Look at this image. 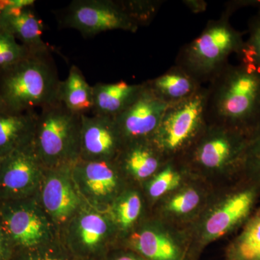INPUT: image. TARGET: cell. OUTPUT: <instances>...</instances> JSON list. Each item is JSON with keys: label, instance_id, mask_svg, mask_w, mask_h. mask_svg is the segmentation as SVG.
<instances>
[{"label": "cell", "instance_id": "obj_1", "mask_svg": "<svg viewBox=\"0 0 260 260\" xmlns=\"http://www.w3.org/2000/svg\"><path fill=\"white\" fill-rule=\"evenodd\" d=\"M208 125L250 134L260 124V69L228 64L207 87Z\"/></svg>", "mask_w": 260, "mask_h": 260}, {"label": "cell", "instance_id": "obj_2", "mask_svg": "<svg viewBox=\"0 0 260 260\" xmlns=\"http://www.w3.org/2000/svg\"><path fill=\"white\" fill-rule=\"evenodd\" d=\"M61 82L50 49L30 52L0 70V98L8 112H32L59 102Z\"/></svg>", "mask_w": 260, "mask_h": 260}, {"label": "cell", "instance_id": "obj_3", "mask_svg": "<svg viewBox=\"0 0 260 260\" xmlns=\"http://www.w3.org/2000/svg\"><path fill=\"white\" fill-rule=\"evenodd\" d=\"M230 16L223 12L218 20H210L198 37L181 48L176 58L175 65L201 85L209 83L229 64V56L239 55L242 51V34L232 26Z\"/></svg>", "mask_w": 260, "mask_h": 260}, {"label": "cell", "instance_id": "obj_4", "mask_svg": "<svg viewBox=\"0 0 260 260\" xmlns=\"http://www.w3.org/2000/svg\"><path fill=\"white\" fill-rule=\"evenodd\" d=\"M82 116L56 102L38 113L32 147L44 169L73 166L80 160Z\"/></svg>", "mask_w": 260, "mask_h": 260}, {"label": "cell", "instance_id": "obj_5", "mask_svg": "<svg viewBox=\"0 0 260 260\" xmlns=\"http://www.w3.org/2000/svg\"><path fill=\"white\" fill-rule=\"evenodd\" d=\"M248 137L223 126L208 125L199 139L178 160L188 170L242 177Z\"/></svg>", "mask_w": 260, "mask_h": 260}, {"label": "cell", "instance_id": "obj_6", "mask_svg": "<svg viewBox=\"0 0 260 260\" xmlns=\"http://www.w3.org/2000/svg\"><path fill=\"white\" fill-rule=\"evenodd\" d=\"M206 99L203 87L189 99L168 106L151 139L166 160L180 158L208 127Z\"/></svg>", "mask_w": 260, "mask_h": 260}, {"label": "cell", "instance_id": "obj_7", "mask_svg": "<svg viewBox=\"0 0 260 260\" xmlns=\"http://www.w3.org/2000/svg\"><path fill=\"white\" fill-rule=\"evenodd\" d=\"M0 225L13 250L37 249L59 242V232L37 194L0 200Z\"/></svg>", "mask_w": 260, "mask_h": 260}, {"label": "cell", "instance_id": "obj_8", "mask_svg": "<svg viewBox=\"0 0 260 260\" xmlns=\"http://www.w3.org/2000/svg\"><path fill=\"white\" fill-rule=\"evenodd\" d=\"M59 20L63 28L75 29L85 37L109 30L135 32L140 27L130 0H75Z\"/></svg>", "mask_w": 260, "mask_h": 260}, {"label": "cell", "instance_id": "obj_9", "mask_svg": "<svg viewBox=\"0 0 260 260\" xmlns=\"http://www.w3.org/2000/svg\"><path fill=\"white\" fill-rule=\"evenodd\" d=\"M242 177L200 220L198 237L202 244H209L242 227L256 209L260 185Z\"/></svg>", "mask_w": 260, "mask_h": 260}, {"label": "cell", "instance_id": "obj_10", "mask_svg": "<svg viewBox=\"0 0 260 260\" xmlns=\"http://www.w3.org/2000/svg\"><path fill=\"white\" fill-rule=\"evenodd\" d=\"M59 238L68 252L85 258L104 254L121 241L108 210L88 204L61 229Z\"/></svg>", "mask_w": 260, "mask_h": 260}, {"label": "cell", "instance_id": "obj_11", "mask_svg": "<svg viewBox=\"0 0 260 260\" xmlns=\"http://www.w3.org/2000/svg\"><path fill=\"white\" fill-rule=\"evenodd\" d=\"M72 174L80 195L87 204L108 210L114 200L129 184L116 160H79Z\"/></svg>", "mask_w": 260, "mask_h": 260}, {"label": "cell", "instance_id": "obj_12", "mask_svg": "<svg viewBox=\"0 0 260 260\" xmlns=\"http://www.w3.org/2000/svg\"><path fill=\"white\" fill-rule=\"evenodd\" d=\"M72 167L64 166L45 169L37 193L43 208L59 232L87 204L75 184Z\"/></svg>", "mask_w": 260, "mask_h": 260}, {"label": "cell", "instance_id": "obj_13", "mask_svg": "<svg viewBox=\"0 0 260 260\" xmlns=\"http://www.w3.org/2000/svg\"><path fill=\"white\" fill-rule=\"evenodd\" d=\"M32 143L0 158V200L22 199L37 194L45 169Z\"/></svg>", "mask_w": 260, "mask_h": 260}, {"label": "cell", "instance_id": "obj_14", "mask_svg": "<svg viewBox=\"0 0 260 260\" xmlns=\"http://www.w3.org/2000/svg\"><path fill=\"white\" fill-rule=\"evenodd\" d=\"M120 243L147 260H184L181 239L158 220L145 218Z\"/></svg>", "mask_w": 260, "mask_h": 260}, {"label": "cell", "instance_id": "obj_15", "mask_svg": "<svg viewBox=\"0 0 260 260\" xmlns=\"http://www.w3.org/2000/svg\"><path fill=\"white\" fill-rule=\"evenodd\" d=\"M143 88L134 102L114 118L125 143L151 140L158 129L167 104L143 83Z\"/></svg>", "mask_w": 260, "mask_h": 260}, {"label": "cell", "instance_id": "obj_16", "mask_svg": "<svg viewBox=\"0 0 260 260\" xmlns=\"http://www.w3.org/2000/svg\"><path fill=\"white\" fill-rule=\"evenodd\" d=\"M124 144L114 118L82 116L80 160H115Z\"/></svg>", "mask_w": 260, "mask_h": 260}, {"label": "cell", "instance_id": "obj_17", "mask_svg": "<svg viewBox=\"0 0 260 260\" xmlns=\"http://www.w3.org/2000/svg\"><path fill=\"white\" fill-rule=\"evenodd\" d=\"M32 0H0V30L8 32L31 52L49 50L43 40L44 26Z\"/></svg>", "mask_w": 260, "mask_h": 260}, {"label": "cell", "instance_id": "obj_18", "mask_svg": "<svg viewBox=\"0 0 260 260\" xmlns=\"http://www.w3.org/2000/svg\"><path fill=\"white\" fill-rule=\"evenodd\" d=\"M115 160L126 179L140 185L156 174L167 161L151 140L125 143Z\"/></svg>", "mask_w": 260, "mask_h": 260}, {"label": "cell", "instance_id": "obj_19", "mask_svg": "<svg viewBox=\"0 0 260 260\" xmlns=\"http://www.w3.org/2000/svg\"><path fill=\"white\" fill-rule=\"evenodd\" d=\"M146 203L141 186L129 183L109 207L108 212L117 229L121 240L146 218Z\"/></svg>", "mask_w": 260, "mask_h": 260}, {"label": "cell", "instance_id": "obj_20", "mask_svg": "<svg viewBox=\"0 0 260 260\" xmlns=\"http://www.w3.org/2000/svg\"><path fill=\"white\" fill-rule=\"evenodd\" d=\"M143 88V84L126 82L95 84L93 86V110L92 115L115 118L129 107Z\"/></svg>", "mask_w": 260, "mask_h": 260}, {"label": "cell", "instance_id": "obj_21", "mask_svg": "<svg viewBox=\"0 0 260 260\" xmlns=\"http://www.w3.org/2000/svg\"><path fill=\"white\" fill-rule=\"evenodd\" d=\"M144 83L167 105L177 104L189 99L203 87L192 76L175 64L164 74Z\"/></svg>", "mask_w": 260, "mask_h": 260}, {"label": "cell", "instance_id": "obj_22", "mask_svg": "<svg viewBox=\"0 0 260 260\" xmlns=\"http://www.w3.org/2000/svg\"><path fill=\"white\" fill-rule=\"evenodd\" d=\"M38 113H0V158L30 144L34 139Z\"/></svg>", "mask_w": 260, "mask_h": 260}, {"label": "cell", "instance_id": "obj_23", "mask_svg": "<svg viewBox=\"0 0 260 260\" xmlns=\"http://www.w3.org/2000/svg\"><path fill=\"white\" fill-rule=\"evenodd\" d=\"M58 101L70 112L78 115H89L93 112V86L75 65L70 68L67 79L61 82Z\"/></svg>", "mask_w": 260, "mask_h": 260}, {"label": "cell", "instance_id": "obj_24", "mask_svg": "<svg viewBox=\"0 0 260 260\" xmlns=\"http://www.w3.org/2000/svg\"><path fill=\"white\" fill-rule=\"evenodd\" d=\"M204 198L203 189L191 184H182L164 198L160 213L174 220L191 218L203 207Z\"/></svg>", "mask_w": 260, "mask_h": 260}, {"label": "cell", "instance_id": "obj_25", "mask_svg": "<svg viewBox=\"0 0 260 260\" xmlns=\"http://www.w3.org/2000/svg\"><path fill=\"white\" fill-rule=\"evenodd\" d=\"M225 258L226 260H260V206L228 246Z\"/></svg>", "mask_w": 260, "mask_h": 260}, {"label": "cell", "instance_id": "obj_26", "mask_svg": "<svg viewBox=\"0 0 260 260\" xmlns=\"http://www.w3.org/2000/svg\"><path fill=\"white\" fill-rule=\"evenodd\" d=\"M179 160H167L153 177L140 184L147 201H158L182 185L186 171Z\"/></svg>", "mask_w": 260, "mask_h": 260}, {"label": "cell", "instance_id": "obj_27", "mask_svg": "<svg viewBox=\"0 0 260 260\" xmlns=\"http://www.w3.org/2000/svg\"><path fill=\"white\" fill-rule=\"evenodd\" d=\"M256 8L257 11L251 17L248 24L249 36L237 56L239 62L254 65L260 69V0Z\"/></svg>", "mask_w": 260, "mask_h": 260}, {"label": "cell", "instance_id": "obj_28", "mask_svg": "<svg viewBox=\"0 0 260 260\" xmlns=\"http://www.w3.org/2000/svg\"><path fill=\"white\" fill-rule=\"evenodd\" d=\"M242 176L260 185V124L248 137Z\"/></svg>", "mask_w": 260, "mask_h": 260}, {"label": "cell", "instance_id": "obj_29", "mask_svg": "<svg viewBox=\"0 0 260 260\" xmlns=\"http://www.w3.org/2000/svg\"><path fill=\"white\" fill-rule=\"evenodd\" d=\"M28 50L4 30H0V70L9 68L28 55Z\"/></svg>", "mask_w": 260, "mask_h": 260}, {"label": "cell", "instance_id": "obj_30", "mask_svg": "<svg viewBox=\"0 0 260 260\" xmlns=\"http://www.w3.org/2000/svg\"><path fill=\"white\" fill-rule=\"evenodd\" d=\"M64 250V246L59 241L51 245L21 250L20 251L23 253V255L20 257V260H70V258L64 255V253L61 254V252Z\"/></svg>", "mask_w": 260, "mask_h": 260}, {"label": "cell", "instance_id": "obj_31", "mask_svg": "<svg viewBox=\"0 0 260 260\" xmlns=\"http://www.w3.org/2000/svg\"><path fill=\"white\" fill-rule=\"evenodd\" d=\"M12 251H13V249L0 225V260H5L7 254Z\"/></svg>", "mask_w": 260, "mask_h": 260}, {"label": "cell", "instance_id": "obj_32", "mask_svg": "<svg viewBox=\"0 0 260 260\" xmlns=\"http://www.w3.org/2000/svg\"><path fill=\"white\" fill-rule=\"evenodd\" d=\"M111 260H147L135 251L130 250L119 251L117 255L114 256Z\"/></svg>", "mask_w": 260, "mask_h": 260}, {"label": "cell", "instance_id": "obj_33", "mask_svg": "<svg viewBox=\"0 0 260 260\" xmlns=\"http://www.w3.org/2000/svg\"><path fill=\"white\" fill-rule=\"evenodd\" d=\"M184 4L188 7L195 13H201L206 9L207 3L204 1H198V0H194V1H185Z\"/></svg>", "mask_w": 260, "mask_h": 260}, {"label": "cell", "instance_id": "obj_34", "mask_svg": "<svg viewBox=\"0 0 260 260\" xmlns=\"http://www.w3.org/2000/svg\"><path fill=\"white\" fill-rule=\"evenodd\" d=\"M3 112H8V109H7L6 107H5L4 102L2 100L1 98H0V113Z\"/></svg>", "mask_w": 260, "mask_h": 260}, {"label": "cell", "instance_id": "obj_35", "mask_svg": "<svg viewBox=\"0 0 260 260\" xmlns=\"http://www.w3.org/2000/svg\"><path fill=\"white\" fill-rule=\"evenodd\" d=\"M0 160H1V159H0Z\"/></svg>", "mask_w": 260, "mask_h": 260}]
</instances>
